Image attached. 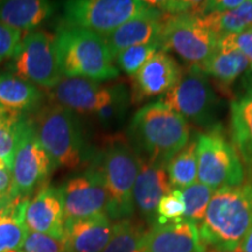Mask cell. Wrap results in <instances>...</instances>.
Instances as JSON below:
<instances>
[{"label":"cell","instance_id":"obj_20","mask_svg":"<svg viewBox=\"0 0 252 252\" xmlns=\"http://www.w3.org/2000/svg\"><path fill=\"white\" fill-rule=\"evenodd\" d=\"M43 94L35 84L24 81L9 71L0 72V111L28 117L39 110Z\"/></svg>","mask_w":252,"mask_h":252},{"label":"cell","instance_id":"obj_42","mask_svg":"<svg viewBox=\"0 0 252 252\" xmlns=\"http://www.w3.org/2000/svg\"><path fill=\"white\" fill-rule=\"evenodd\" d=\"M0 2H1V1H0Z\"/></svg>","mask_w":252,"mask_h":252},{"label":"cell","instance_id":"obj_25","mask_svg":"<svg viewBox=\"0 0 252 252\" xmlns=\"http://www.w3.org/2000/svg\"><path fill=\"white\" fill-rule=\"evenodd\" d=\"M147 231L144 220L132 217L115 220L112 236L103 252H144Z\"/></svg>","mask_w":252,"mask_h":252},{"label":"cell","instance_id":"obj_34","mask_svg":"<svg viewBox=\"0 0 252 252\" xmlns=\"http://www.w3.org/2000/svg\"><path fill=\"white\" fill-rule=\"evenodd\" d=\"M23 32L0 23V63L5 60H11L15 54L21 40Z\"/></svg>","mask_w":252,"mask_h":252},{"label":"cell","instance_id":"obj_5","mask_svg":"<svg viewBox=\"0 0 252 252\" xmlns=\"http://www.w3.org/2000/svg\"><path fill=\"white\" fill-rule=\"evenodd\" d=\"M31 122L54 168L76 169L87 159L83 127L70 110L50 103L35 111Z\"/></svg>","mask_w":252,"mask_h":252},{"label":"cell","instance_id":"obj_17","mask_svg":"<svg viewBox=\"0 0 252 252\" xmlns=\"http://www.w3.org/2000/svg\"><path fill=\"white\" fill-rule=\"evenodd\" d=\"M163 18L165 14L150 2L149 8L103 37L112 59L130 47L159 42Z\"/></svg>","mask_w":252,"mask_h":252},{"label":"cell","instance_id":"obj_37","mask_svg":"<svg viewBox=\"0 0 252 252\" xmlns=\"http://www.w3.org/2000/svg\"><path fill=\"white\" fill-rule=\"evenodd\" d=\"M13 160L0 158V201L9 197L13 186Z\"/></svg>","mask_w":252,"mask_h":252},{"label":"cell","instance_id":"obj_12","mask_svg":"<svg viewBox=\"0 0 252 252\" xmlns=\"http://www.w3.org/2000/svg\"><path fill=\"white\" fill-rule=\"evenodd\" d=\"M60 188L64 220L86 219L108 210V194L99 175L89 166L81 174L71 176Z\"/></svg>","mask_w":252,"mask_h":252},{"label":"cell","instance_id":"obj_21","mask_svg":"<svg viewBox=\"0 0 252 252\" xmlns=\"http://www.w3.org/2000/svg\"><path fill=\"white\" fill-rule=\"evenodd\" d=\"M248 80L245 90L231 102L230 128L234 146L252 179V72Z\"/></svg>","mask_w":252,"mask_h":252},{"label":"cell","instance_id":"obj_13","mask_svg":"<svg viewBox=\"0 0 252 252\" xmlns=\"http://www.w3.org/2000/svg\"><path fill=\"white\" fill-rule=\"evenodd\" d=\"M184 74L179 63L168 53L159 50L140 70L132 76L131 100L139 104L144 100L167 94Z\"/></svg>","mask_w":252,"mask_h":252},{"label":"cell","instance_id":"obj_8","mask_svg":"<svg viewBox=\"0 0 252 252\" xmlns=\"http://www.w3.org/2000/svg\"><path fill=\"white\" fill-rule=\"evenodd\" d=\"M11 74L37 87L52 89L62 80L56 53V36L45 31L31 32L21 40L9 61Z\"/></svg>","mask_w":252,"mask_h":252},{"label":"cell","instance_id":"obj_41","mask_svg":"<svg viewBox=\"0 0 252 252\" xmlns=\"http://www.w3.org/2000/svg\"><path fill=\"white\" fill-rule=\"evenodd\" d=\"M209 252H219V251H215V250H212V251H209Z\"/></svg>","mask_w":252,"mask_h":252},{"label":"cell","instance_id":"obj_38","mask_svg":"<svg viewBox=\"0 0 252 252\" xmlns=\"http://www.w3.org/2000/svg\"><path fill=\"white\" fill-rule=\"evenodd\" d=\"M235 252H252V228L243 238V241L241 242V244L238 245L237 250Z\"/></svg>","mask_w":252,"mask_h":252},{"label":"cell","instance_id":"obj_3","mask_svg":"<svg viewBox=\"0 0 252 252\" xmlns=\"http://www.w3.org/2000/svg\"><path fill=\"white\" fill-rule=\"evenodd\" d=\"M90 166L108 194L106 215L111 220L130 219L134 213L133 187L140 158L126 137H112L93 157Z\"/></svg>","mask_w":252,"mask_h":252},{"label":"cell","instance_id":"obj_16","mask_svg":"<svg viewBox=\"0 0 252 252\" xmlns=\"http://www.w3.org/2000/svg\"><path fill=\"white\" fill-rule=\"evenodd\" d=\"M144 252H207L196 223L182 217L149 228Z\"/></svg>","mask_w":252,"mask_h":252},{"label":"cell","instance_id":"obj_43","mask_svg":"<svg viewBox=\"0 0 252 252\" xmlns=\"http://www.w3.org/2000/svg\"><path fill=\"white\" fill-rule=\"evenodd\" d=\"M21 252H23V251H21Z\"/></svg>","mask_w":252,"mask_h":252},{"label":"cell","instance_id":"obj_14","mask_svg":"<svg viewBox=\"0 0 252 252\" xmlns=\"http://www.w3.org/2000/svg\"><path fill=\"white\" fill-rule=\"evenodd\" d=\"M52 103L76 113H96L110 102L112 87L83 77L62 78L49 90Z\"/></svg>","mask_w":252,"mask_h":252},{"label":"cell","instance_id":"obj_27","mask_svg":"<svg viewBox=\"0 0 252 252\" xmlns=\"http://www.w3.org/2000/svg\"><path fill=\"white\" fill-rule=\"evenodd\" d=\"M172 187L185 189L197 180V138L195 137L166 166Z\"/></svg>","mask_w":252,"mask_h":252},{"label":"cell","instance_id":"obj_40","mask_svg":"<svg viewBox=\"0 0 252 252\" xmlns=\"http://www.w3.org/2000/svg\"><path fill=\"white\" fill-rule=\"evenodd\" d=\"M6 252H21V250H9V251H6Z\"/></svg>","mask_w":252,"mask_h":252},{"label":"cell","instance_id":"obj_26","mask_svg":"<svg viewBox=\"0 0 252 252\" xmlns=\"http://www.w3.org/2000/svg\"><path fill=\"white\" fill-rule=\"evenodd\" d=\"M202 19L219 40L236 35L252 27V0H244L243 4L231 11L203 15Z\"/></svg>","mask_w":252,"mask_h":252},{"label":"cell","instance_id":"obj_22","mask_svg":"<svg viewBox=\"0 0 252 252\" xmlns=\"http://www.w3.org/2000/svg\"><path fill=\"white\" fill-rule=\"evenodd\" d=\"M212 77L220 90L228 91L238 78L252 72V62L239 50L217 48L214 54L198 65Z\"/></svg>","mask_w":252,"mask_h":252},{"label":"cell","instance_id":"obj_36","mask_svg":"<svg viewBox=\"0 0 252 252\" xmlns=\"http://www.w3.org/2000/svg\"><path fill=\"white\" fill-rule=\"evenodd\" d=\"M244 0H212V1H201L198 15L203 17L208 14H217L231 11L243 4Z\"/></svg>","mask_w":252,"mask_h":252},{"label":"cell","instance_id":"obj_11","mask_svg":"<svg viewBox=\"0 0 252 252\" xmlns=\"http://www.w3.org/2000/svg\"><path fill=\"white\" fill-rule=\"evenodd\" d=\"M54 169V165L37 140L28 117L14 153L12 168L13 186L9 197L30 200L36 190L46 187V182Z\"/></svg>","mask_w":252,"mask_h":252},{"label":"cell","instance_id":"obj_28","mask_svg":"<svg viewBox=\"0 0 252 252\" xmlns=\"http://www.w3.org/2000/svg\"><path fill=\"white\" fill-rule=\"evenodd\" d=\"M131 104V93L124 84L112 86V97L110 102L96 112L97 119L102 127L112 130L124 121Z\"/></svg>","mask_w":252,"mask_h":252},{"label":"cell","instance_id":"obj_29","mask_svg":"<svg viewBox=\"0 0 252 252\" xmlns=\"http://www.w3.org/2000/svg\"><path fill=\"white\" fill-rule=\"evenodd\" d=\"M27 118L0 111V158L14 159L15 150Z\"/></svg>","mask_w":252,"mask_h":252},{"label":"cell","instance_id":"obj_35","mask_svg":"<svg viewBox=\"0 0 252 252\" xmlns=\"http://www.w3.org/2000/svg\"><path fill=\"white\" fill-rule=\"evenodd\" d=\"M219 48L239 50L252 62V27L236 35L223 37L220 40Z\"/></svg>","mask_w":252,"mask_h":252},{"label":"cell","instance_id":"obj_23","mask_svg":"<svg viewBox=\"0 0 252 252\" xmlns=\"http://www.w3.org/2000/svg\"><path fill=\"white\" fill-rule=\"evenodd\" d=\"M55 4L45 0H7L0 2V23L24 32L32 31L48 20Z\"/></svg>","mask_w":252,"mask_h":252},{"label":"cell","instance_id":"obj_18","mask_svg":"<svg viewBox=\"0 0 252 252\" xmlns=\"http://www.w3.org/2000/svg\"><path fill=\"white\" fill-rule=\"evenodd\" d=\"M172 189L165 167L140 159L139 172L133 187V204L134 210L137 209L147 225L156 222L159 202Z\"/></svg>","mask_w":252,"mask_h":252},{"label":"cell","instance_id":"obj_15","mask_svg":"<svg viewBox=\"0 0 252 252\" xmlns=\"http://www.w3.org/2000/svg\"><path fill=\"white\" fill-rule=\"evenodd\" d=\"M28 231L64 238V212L60 188L46 186L26 204L24 217Z\"/></svg>","mask_w":252,"mask_h":252},{"label":"cell","instance_id":"obj_30","mask_svg":"<svg viewBox=\"0 0 252 252\" xmlns=\"http://www.w3.org/2000/svg\"><path fill=\"white\" fill-rule=\"evenodd\" d=\"M185 203V217L195 223L202 222L213 196V189L201 182H195L189 187L181 189Z\"/></svg>","mask_w":252,"mask_h":252},{"label":"cell","instance_id":"obj_33","mask_svg":"<svg viewBox=\"0 0 252 252\" xmlns=\"http://www.w3.org/2000/svg\"><path fill=\"white\" fill-rule=\"evenodd\" d=\"M20 250L23 252H65V248L63 239L28 231Z\"/></svg>","mask_w":252,"mask_h":252},{"label":"cell","instance_id":"obj_1","mask_svg":"<svg viewBox=\"0 0 252 252\" xmlns=\"http://www.w3.org/2000/svg\"><path fill=\"white\" fill-rule=\"evenodd\" d=\"M188 123L163 100L143 106L133 115L127 140L141 160L165 167L187 145Z\"/></svg>","mask_w":252,"mask_h":252},{"label":"cell","instance_id":"obj_24","mask_svg":"<svg viewBox=\"0 0 252 252\" xmlns=\"http://www.w3.org/2000/svg\"><path fill=\"white\" fill-rule=\"evenodd\" d=\"M30 200L9 197L8 202L0 208V252L20 250L23 247L28 234L24 222L25 209Z\"/></svg>","mask_w":252,"mask_h":252},{"label":"cell","instance_id":"obj_10","mask_svg":"<svg viewBox=\"0 0 252 252\" xmlns=\"http://www.w3.org/2000/svg\"><path fill=\"white\" fill-rule=\"evenodd\" d=\"M162 100L194 124L210 128L216 126L219 102L208 76L198 65H190Z\"/></svg>","mask_w":252,"mask_h":252},{"label":"cell","instance_id":"obj_19","mask_svg":"<svg viewBox=\"0 0 252 252\" xmlns=\"http://www.w3.org/2000/svg\"><path fill=\"white\" fill-rule=\"evenodd\" d=\"M113 223L106 214L65 220V252H103L112 236Z\"/></svg>","mask_w":252,"mask_h":252},{"label":"cell","instance_id":"obj_32","mask_svg":"<svg viewBox=\"0 0 252 252\" xmlns=\"http://www.w3.org/2000/svg\"><path fill=\"white\" fill-rule=\"evenodd\" d=\"M184 215L185 203L182 191L181 189L173 188L171 193L165 195L159 202L157 209L156 222L153 224H166L172 220L182 219Z\"/></svg>","mask_w":252,"mask_h":252},{"label":"cell","instance_id":"obj_2","mask_svg":"<svg viewBox=\"0 0 252 252\" xmlns=\"http://www.w3.org/2000/svg\"><path fill=\"white\" fill-rule=\"evenodd\" d=\"M252 228V182L222 187L213 194L200 236L219 252H235Z\"/></svg>","mask_w":252,"mask_h":252},{"label":"cell","instance_id":"obj_6","mask_svg":"<svg viewBox=\"0 0 252 252\" xmlns=\"http://www.w3.org/2000/svg\"><path fill=\"white\" fill-rule=\"evenodd\" d=\"M197 179L213 190L243 184V162L220 125L198 134Z\"/></svg>","mask_w":252,"mask_h":252},{"label":"cell","instance_id":"obj_31","mask_svg":"<svg viewBox=\"0 0 252 252\" xmlns=\"http://www.w3.org/2000/svg\"><path fill=\"white\" fill-rule=\"evenodd\" d=\"M159 49H161L159 42L130 47L116 56V64L126 75L134 76L145 63L157 54Z\"/></svg>","mask_w":252,"mask_h":252},{"label":"cell","instance_id":"obj_7","mask_svg":"<svg viewBox=\"0 0 252 252\" xmlns=\"http://www.w3.org/2000/svg\"><path fill=\"white\" fill-rule=\"evenodd\" d=\"M219 42V37L200 15L165 14L159 39L163 52L173 50L190 65H200L216 52Z\"/></svg>","mask_w":252,"mask_h":252},{"label":"cell","instance_id":"obj_4","mask_svg":"<svg viewBox=\"0 0 252 252\" xmlns=\"http://www.w3.org/2000/svg\"><path fill=\"white\" fill-rule=\"evenodd\" d=\"M56 36V53L62 76L108 81L117 77L118 68L105 41L84 28L62 25Z\"/></svg>","mask_w":252,"mask_h":252},{"label":"cell","instance_id":"obj_39","mask_svg":"<svg viewBox=\"0 0 252 252\" xmlns=\"http://www.w3.org/2000/svg\"><path fill=\"white\" fill-rule=\"evenodd\" d=\"M8 201H9V197H7V198H5V200H1V201H0V208H2V207H4V206H5V204L8 202Z\"/></svg>","mask_w":252,"mask_h":252},{"label":"cell","instance_id":"obj_9","mask_svg":"<svg viewBox=\"0 0 252 252\" xmlns=\"http://www.w3.org/2000/svg\"><path fill=\"white\" fill-rule=\"evenodd\" d=\"M149 6V1L139 0H70L63 4V9L65 25L105 37Z\"/></svg>","mask_w":252,"mask_h":252}]
</instances>
